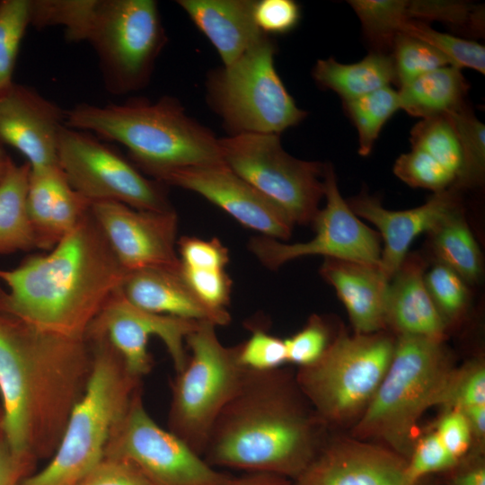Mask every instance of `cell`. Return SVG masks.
Listing matches in <instances>:
<instances>
[{"instance_id":"29","label":"cell","mask_w":485,"mask_h":485,"mask_svg":"<svg viewBox=\"0 0 485 485\" xmlns=\"http://www.w3.org/2000/svg\"><path fill=\"white\" fill-rule=\"evenodd\" d=\"M431 234L437 262L457 273L465 282H476L482 272L481 252L462 208L440 223Z\"/></svg>"},{"instance_id":"44","label":"cell","mask_w":485,"mask_h":485,"mask_svg":"<svg viewBox=\"0 0 485 485\" xmlns=\"http://www.w3.org/2000/svg\"><path fill=\"white\" fill-rule=\"evenodd\" d=\"M181 274L192 292L207 306L226 310L232 281L225 269L187 268L181 264Z\"/></svg>"},{"instance_id":"10","label":"cell","mask_w":485,"mask_h":485,"mask_svg":"<svg viewBox=\"0 0 485 485\" xmlns=\"http://www.w3.org/2000/svg\"><path fill=\"white\" fill-rule=\"evenodd\" d=\"M276 51L265 34L235 62L208 76V103L231 135H280L306 117L276 71Z\"/></svg>"},{"instance_id":"38","label":"cell","mask_w":485,"mask_h":485,"mask_svg":"<svg viewBox=\"0 0 485 485\" xmlns=\"http://www.w3.org/2000/svg\"><path fill=\"white\" fill-rule=\"evenodd\" d=\"M393 172L407 185L430 190L434 193L445 190L455 182L451 172L425 152L415 148L396 159Z\"/></svg>"},{"instance_id":"37","label":"cell","mask_w":485,"mask_h":485,"mask_svg":"<svg viewBox=\"0 0 485 485\" xmlns=\"http://www.w3.org/2000/svg\"><path fill=\"white\" fill-rule=\"evenodd\" d=\"M391 50L399 87L430 71L451 66L433 47L402 32L395 36Z\"/></svg>"},{"instance_id":"12","label":"cell","mask_w":485,"mask_h":485,"mask_svg":"<svg viewBox=\"0 0 485 485\" xmlns=\"http://www.w3.org/2000/svg\"><path fill=\"white\" fill-rule=\"evenodd\" d=\"M58 167L69 184L92 203L114 201L133 208L172 210L160 182L144 176L94 135L66 127L57 150Z\"/></svg>"},{"instance_id":"31","label":"cell","mask_w":485,"mask_h":485,"mask_svg":"<svg viewBox=\"0 0 485 485\" xmlns=\"http://www.w3.org/2000/svg\"><path fill=\"white\" fill-rule=\"evenodd\" d=\"M446 116L454 128L463 154V169L454 187L459 190L481 185L485 172V126L466 104Z\"/></svg>"},{"instance_id":"26","label":"cell","mask_w":485,"mask_h":485,"mask_svg":"<svg viewBox=\"0 0 485 485\" xmlns=\"http://www.w3.org/2000/svg\"><path fill=\"white\" fill-rule=\"evenodd\" d=\"M313 76L321 87L335 92L343 101L396 83L392 56L379 51H373L352 64H342L332 57L319 59L313 69Z\"/></svg>"},{"instance_id":"22","label":"cell","mask_w":485,"mask_h":485,"mask_svg":"<svg viewBox=\"0 0 485 485\" xmlns=\"http://www.w3.org/2000/svg\"><path fill=\"white\" fill-rule=\"evenodd\" d=\"M320 273L345 305L355 333L369 334L386 329L390 281L379 265L325 258Z\"/></svg>"},{"instance_id":"34","label":"cell","mask_w":485,"mask_h":485,"mask_svg":"<svg viewBox=\"0 0 485 485\" xmlns=\"http://www.w3.org/2000/svg\"><path fill=\"white\" fill-rule=\"evenodd\" d=\"M400 32L430 45L446 57L451 66L460 69L471 68L485 74V48L476 41L440 32L428 23L414 20L403 22Z\"/></svg>"},{"instance_id":"24","label":"cell","mask_w":485,"mask_h":485,"mask_svg":"<svg viewBox=\"0 0 485 485\" xmlns=\"http://www.w3.org/2000/svg\"><path fill=\"white\" fill-rule=\"evenodd\" d=\"M426 261L408 254L389 282L386 328L397 334L423 336L443 341L446 322L435 305L425 282Z\"/></svg>"},{"instance_id":"35","label":"cell","mask_w":485,"mask_h":485,"mask_svg":"<svg viewBox=\"0 0 485 485\" xmlns=\"http://www.w3.org/2000/svg\"><path fill=\"white\" fill-rule=\"evenodd\" d=\"M30 26V0H0V93L13 84L22 40Z\"/></svg>"},{"instance_id":"5","label":"cell","mask_w":485,"mask_h":485,"mask_svg":"<svg viewBox=\"0 0 485 485\" xmlns=\"http://www.w3.org/2000/svg\"><path fill=\"white\" fill-rule=\"evenodd\" d=\"M93 366L84 393L74 407L50 460L18 485H80L105 457L112 431L126 414L141 380L102 335L86 337Z\"/></svg>"},{"instance_id":"28","label":"cell","mask_w":485,"mask_h":485,"mask_svg":"<svg viewBox=\"0 0 485 485\" xmlns=\"http://www.w3.org/2000/svg\"><path fill=\"white\" fill-rule=\"evenodd\" d=\"M31 166L11 163L0 184V255L37 249L27 209Z\"/></svg>"},{"instance_id":"42","label":"cell","mask_w":485,"mask_h":485,"mask_svg":"<svg viewBox=\"0 0 485 485\" xmlns=\"http://www.w3.org/2000/svg\"><path fill=\"white\" fill-rule=\"evenodd\" d=\"M459 462L445 449L436 432L422 437L414 445L407 460L405 475L410 483H417L436 472H446Z\"/></svg>"},{"instance_id":"40","label":"cell","mask_w":485,"mask_h":485,"mask_svg":"<svg viewBox=\"0 0 485 485\" xmlns=\"http://www.w3.org/2000/svg\"><path fill=\"white\" fill-rule=\"evenodd\" d=\"M438 404L460 411L485 404L484 365L475 361L458 371L453 370Z\"/></svg>"},{"instance_id":"2","label":"cell","mask_w":485,"mask_h":485,"mask_svg":"<svg viewBox=\"0 0 485 485\" xmlns=\"http://www.w3.org/2000/svg\"><path fill=\"white\" fill-rule=\"evenodd\" d=\"M127 273L90 208L47 253L0 269V313L45 332L84 339Z\"/></svg>"},{"instance_id":"43","label":"cell","mask_w":485,"mask_h":485,"mask_svg":"<svg viewBox=\"0 0 485 485\" xmlns=\"http://www.w3.org/2000/svg\"><path fill=\"white\" fill-rule=\"evenodd\" d=\"M284 340L287 362L296 364L299 367L317 361L331 343L328 327L316 314L309 318L301 331Z\"/></svg>"},{"instance_id":"16","label":"cell","mask_w":485,"mask_h":485,"mask_svg":"<svg viewBox=\"0 0 485 485\" xmlns=\"http://www.w3.org/2000/svg\"><path fill=\"white\" fill-rule=\"evenodd\" d=\"M91 213L127 271L181 269L178 216L173 209L146 211L119 202L101 201L91 204Z\"/></svg>"},{"instance_id":"25","label":"cell","mask_w":485,"mask_h":485,"mask_svg":"<svg viewBox=\"0 0 485 485\" xmlns=\"http://www.w3.org/2000/svg\"><path fill=\"white\" fill-rule=\"evenodd\" d=\"M255 2L179 0L177 4L216 48L224 66H227L265 35L254 20Z\"/></svg>"},{"instance_id":"18","label":"cell","mask_w":485,"mask_h":485,"mask_svg":"<svg viewBox=\"0 0 485 485\" xmlns=\"http://www.w3.org/2000/svg\"><path fill=\"white\" fill-rule=\"evenodd\" d=\"M66 110L31 86L14 83L0 93V146L19 151L31 170L58 166Z\"/></svg>"},{"instance_id":"13","label":"cell","mask_w":485,"mask_h":485,"mask_svg":"<svg viewBox=\"0 0 485 485\" xmlns=\"http://www.w3.org/2000/svg\"><path fill=\"white\" fill-rule=\"evenodd\" d=\"M105 457L133 463L151 485H226L232 478L161 428L145 408L142 388L112 431Z\"/></svg>"},{"instance_id":"17","label":"cell","mask_w":485,"mask_h":485,"mask_svg":"<svg viewBox=\"0 0 485 485\" xmlns=\"http://www.w3.org/2000/svg\"><path fill=\"white\" fill-rule=\"evenodd\" d=\"M154 180L201 195L263 236L284 241L292 234L295 225L286 213L225 163L173 169Z\"/></svg>"},{"instance_id":"3","label":"cell","mask_w":485,"mask_h":485,"mask_svg":"<svg viewBox=\"0 0 485 485\" xmlns=\"http://www.w3.org/2000/svg\"><path fill=\"white\" fill-rule=\"evenodd\" d=\"M307 404L295 376L280 368L248 369L218 416L202 457L215 468L295 480L321 447L322 423Z\"/></svg>"},{"instance_id":"48","label":"cell","mask_w":485,"mask_h":485,"mask_svg":"<svg viewBox=\"0 0 485 485\" xmlns=\"http://www.w3.org/2000/svg\"><path fill=\"white\" fill-rule=\"evenodd\" d=\"M448 453L458 462L468 452L472 431L466 417L458 410H448L436 431Z\"/></svg>"},{"instance_id":"49","label":"cell","mask_w":485,"mask_h":485,"mask_svg":"<svg viewBox=\"0 0 485 485\" xmlns=\"http://www.w3.org/2000/svg\"><path fill=\"white\" fill-rule=\"evenodd\" d=\"M32 464L13 453L0 427V485H18L29 475Z\"/></svg>"},{"instance_id":"30","label":"cell","mask_w":485,"mask_h":485,"mask_svg":"<svg viewBox=\"0 0 485 485\" xmlns=\"http://www.w3.org/2000/svg\"><path fill=\"white\" fill-rule=\"evenodd\" d=\"M343 102L357 131L358 154L367 156L384 124L401 110L398 91L386 86Z\"/></svg>"},{"instance_id":"27","label":"cell","mask_w":485,"mask_h":485,"mask_svg":"<svg viewBox=\"0 0 485 485\" xmlns=\"http://www.w3.org/2000/svg\"><path fill=\"white\" fill-rule=\"evenodd\" d=\"M467 91L468 83L461 69L445 66L400 87V107L421 119L446 115L465 104Z\"/></svg>"},{"instance_id":"7","label":"cell","mask_w":485,"mask_h":485,"mask_svg":"<svg viewBox=\"0 0 485 485\" xmlns=\"http://www.w3.org/2000/svg\"><path fill=\"white\" fill-rule=\"evenodd\" d=\"M69 41L93 48L104 86L113 94L138 91L150 81L167 42L153 0H88Z\"/></svg>"},{"instance_id":"1","label":"cell","mask_w":485,"mask_h":485,"mask_svg":"<svg viewBox=\"0 0 485 485\" xmlns=\"http://www.w3.org/2000/svg\"><path fill=\"white\" fill-rule=\"evenodd\" d=\"M86 338L38 330L0 313L1 428L13 453L52 456L92 372Z\"/></svg>"},{"instance_id":"41","label":"cell","mask_w":485,"mask_h":485,"mask_svg":"<svg viewBox=\"0 0 485 485\" xmlns=\"http://www.w3.org/2000/svg\"><path fill=\"white\" fill-rule=\"evenodd\" d=\"M237 347L239 362L247 369L269 371L287 362L285 340L260 328L252 329L250 338Z\"/></svg>"},{"instance_id":"32","label":"cell","mask_w":485,"mask_h":485,"mask_svg":"<svg viewBox=\"0 0 485 485\" xmlns=\"http://www.w3.org/2000/svg\"><path fill=\"white\" fill-rule=\"evenodd\" d=\"M357 15L364 33L375 50L392 48L395 36L409 20L407 0H352L348 2Z\"/></svg>"},{"instance_id":"33","label":"cell","mask_w":485,"mask_h":485,"mask_svg":"<svg viewBox=\"0 0 485 485\" xmlns=\"http://www.w3.org/2000/svg\"><path fill=\"white\" fill-rule=\"evenodd\" d=\"M410 140L412 148L433 157L457 181L463 169V154L454 128L446 115L422 119L412 128Z\"/></svg>"},{"instance_id":"6","label":"cell","mask_w":485,"mask_h":485,"mask_svg":"<svg viewBox=\"0 0 485 485\" xmlns=\"http://www.w3.org/2000/svg\"><path fill=\"white\" fill-rule=\"evenodd\" d=\"M442 342L397 336L385 375L354 428L356 437L382 440L408 460L418 420L438 404L453 372Z\"/></svg>"},{"instance_id":"4","label":"cell","mask_w":485,"mask_h":485,"mask_svg":"<svg viewBox=\"0 0 485 485\" xmlns=\"http://www.w3.org/2000/svg\"><path fill=\"white\" fill-rule=\"evenodd\" d=\"M66 125L121 144L136 167L153 178L173 169L225 163L219 138L171 96L79 103L66 110Z\"/></svg>"},{"instance_id":"23","label":"cell","mask_w":485,"mask_h":485,"mask_svg":"<svg viewBox=\"0 0 485 485\" xmlns=\"http://www.w3.org/2000/svg\"><path fill=\"white\" fill-rule=\"evenodd\" d=\"M121 291L132 304L154 313L192 321H207L216 326L227 325V310L205 304L192 292L180 270L142 269L128 271Z\"/></svg>"},{"instance_id":"39","label":"cell","mask_w":485,"mask_h":485,"mask_svg":"<svg viewBox=\"0 0 485 485\" xmlns=\"http://www.w3.org/2000/svg\"><path fill=\"white\" fill-rule=\"evenodd\" d=\"M425 282L439 313L446 322L458 318L469 299L466 282L445 265L436 262L425 272Z\"/></svg>"},{"instance_id":"9","label":"cell","mask_w":485,"mask_h":485,"mask_svg":"<svg viewBox=\"0 0 485 485\" xmlns=\"http://www.w3.org/2000/svg\"><path fill=\"white\" fill-rule=\"evenodd\" d=\"M395 339L381 331H340L295 381L322 423H343L364 412L392 360Z\"/></svg>"},{"instance_id":"52","label":"cell","mask_w":485,"mask_h":485,"mask_svg":"<svg viewBox=\"0 0 485 485\" xmlns=\"http://www.w3.org/2000/svg\"><path fill=\"white\" fill-rule=\"evenodd\" d=\"M462 412L467 419L472 435L483 439L485 433V404L467 408Z\"/></svg>"},{"instance_id":"36","label":"cell","mask_w":485,"mask_h":485,"mask_svg":"<svg viewBox=\"0 0 485 485\" xmlns=\"http://www.w3.org/2000/svg\"><path fill=\"white\" fill-rule=\"evenodd\" d=\"M483 13L481 5L462 1L407 0L409 20L441 22L472 35L483 32Z\"/></svg>"},{"instance_id":"47","label":"cell","mask_w":485,"mask_h":485,"mask_svg":"<svg viewBox=\"0 0 485 485\" xmlns=\"http://www.w3.org/2000/svg\"><path fill=\"white\" fill-rule=\"evenodd\" d=\"M80 485H151L131 462L118 457H104Z\"/></svg>"},{"instance_id":"54","label":"cell","mask_w":485,"mask_h":485,"mask_svg":"<svg viewBox=\"0 0 485 485\" xmlns=\"http://www.w3.org/2000/svg\"><path fill=\"white\" fill-rule=\"evenodd\" d=\"M2 419H3V410H2V406H1V403H0V425H1V422H2Z\"/></svg>"},{"instance_id":"19","label":"cell","mask_w":485,"mask_h":485,"mask_svg":"<svg viewBox=\"0 0 485 485\" xmlns=\"http://www.w3.org/2000/svg\"><path fill=\"white\" fill-rule=\"evenodd\" d=\"M407 460L392 450L357 440L321 445L293 485H436L429 476L410 483Z\"/></svg>"},{"instance_id":"15","label":"cell","mask_w":485,"mask_h":485,"mask_svg":"<svg viewBox=\"0 0 485 485\" xmlns=\"http://www.w3.org/2000/svg\"><path fill=\"white\" fill-rule=\"evenodd\" d=\"M198 324V321L138 308L128 301L119 288L102 307L86 336H104L119 354L128 371L142 379L154 364L147 348L151 337H158L163 342L179 373L189 358L184 346L186 338Z\"/></svg>"},{"instance_id":"14","label":"cell","mask_w":485,"mask_h":485,"mask_svg":"<svg viewBox=\"0 0 485 485\" xmlns=\"http://www.w3.org/2000/svg\"><path fill=\"white\" fill-rule=\"evenodd\" d=\"M323 181L326 204L313 222V239L287 243L260 235L250 240L249 250L268 269L276 270L292 260L312 255L380 265L379 234L351 210L340 192L336 174L329 163L325 164Z\"/></svg>"},{"instance_id":"20","label":"cell","mask_w":485,"mask_h":485,"mask_svg":"<svg viewBox=\"0 0 485 485\" xmlns=\"http://www.w3.org/2000/svg\"><path fill=\"white\" fill-rule=\"evenodd\" d=\"M347 202L359 218L376 227L384 242L379 266L389 281L408 255L414 239L424 232L430 233L462 208L458 189L454 186L434 193L423 205L406 210L386 209L379 198L365 191Z\"/></svg>"},{"instance_id":"53","label":"cell","mask_w":485,"mask_h":485,"mask_svg":"<svg viewBox=\"0 0 485 485\" xmlns=\"http://www.w3.org/2000/svg\"><path fill=\"white\" fill-rule=\"evenodd\" d=\"M12 163L13 160L8 155L5 149L0 146V184L3 181Z\"/></svg>"},{"instance_id":"51","label":"cell","mask_w":485,"mask_h":485,"mask_svg":"<svg viewBox=\"0 0 485 485\" xmlns=\"http://www.w3.org/2000/svg\"><path fill=\"white\" fill-rule=\"evenodd\" d=\"M226 485H293V481L271 473L247 472L240 477L232 476Z\"/></svg>"},{"instance_id":"50","label":"cell","mask_w":485,"mask_h":485,"mask_svg":"<svg viewBox=\"0 0 485 485\" xmlns=\"http://www.w3.org/2000/svg\"><path fill=\"white\" fill-rule=\"evenodd\" d=\"M445 473H448L446 485H485V464L481 457L460 461Z\"/></svg>"},{"instance_id":"11","label":"cell","mask_w":485,"mask_h":485,"mask_svg":"<svg viewBox=\"0 0 485 485\" xmlns=\"http://www.w3.org/2000/svg\"><path fill=\"white\" fill-rule=\"evenodd\" d=\"M225 163L275 203L294 225L313 224L324 197L325 164L287 154L278 134L242 133L219 138Z\"/></svg>"},{"instance_id":"21","label":"cell","mask_w":485,"mask_h":485,"mask_svg":"<svg viewBox=\"0 0 485 485\" xmlns=\"http://www.w3.org/2000/svg\"><path fill=\"white\" fill-rule=\"evenodd\" d=\"M91 202L67 181L58 166L30 172L27 209L37 249L50 251L89 213Z\"/></svg>"},{"instance_id":"8","label":"cell","mask_w":485,"mask_h":485,"mask_svg":"<svg viewBox=\"0 0 485 485\" xmlns=\"http://www.w3.org/2000/svg\"><path fill=\"white\" fill-rule=\"evenodd\" d=\"M216 326L200 321L187 336L191 355L172 383L168 430L200 456L218 416L248 372L239 362L237 345L224 346Z\"/></svg>"},{"instance_id":"46","label":"cell","mask_w":485,"mask_h":485,"mask_svg":"<svg viewBox=\"0 0 485 485\" xmlns=\"http://www.w3.org/2000/svg\"><path fill=\"white\" fill-rule=\"evenodd\" d=\"M253 16L259 29L266 35L291 31L299 22L301 10L293 0L256 1Z\"/></svg>"},{"instance_id":"45","label":"cell","mask_w":485,"mask_h":485,"mask_svg":"<svg viewBox=\"0 0 485 485\" xmlns=\"http://www.w3.org/2000/svg\"><path fill=\"white\" fill-rule=\"evenodd\" d=\"M177 251L181 264L187 268L225 269L229 262L228 249L216 238L183 236L177 242Z\"/></svg>"}]
</instances>
